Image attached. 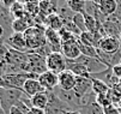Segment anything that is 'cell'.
Segmentation results:
<instances>
[{"instance_id": "cell-1", "label": "cell", "mask_w": 121, "mask_h": 114, "mask_svg": "<svg viewBox=\"0 0 121 114\" xmlns=\"http://www.w3.org/2000/svg\"><path fill=\"white\" fill-rule=\"evenodd\" d=\"M44 31H46V28L42 25H32L24 32L26 46L30 52L37 51L47 44Z\"/></svg>"}, {"instance_id": "cell-2", "label": "cell", "mask_w": 121, "mask_h": 114, "mask_svg": "<svg viewBox=\"0 0 121 114\" xmlns=\"http://www.w3.org/2000/svg\"><path fill=\"white\" fill-rule=\"evenodd\" d=\"M46 64L47 70L56 75H60L61 72L67 70V59L61 52H52L46 58Z\"/></svg>"}, {"instance_id": "cell-3", "label": "cell", "mask_w": 121, "mask_h": 114, "mask_svg": "<svg viewBox=\"0 0 121 114\" xmlns=\"http://www.w3.org/2000/svg\"><path fill=\"white\" fill-rule=\"evenodd\" d=\"M23 95H25L22 90L17 89H0V100L3 102L4 110L9 114L12 106H14L19 100L23 99Z\"/></svg>"}, {"instance_id": "cell-4", "label": "cell", "mask_w": 121, "mask_h": 114, "mask_svg": "<svg viewBox=\"0 0 121 114\" xmlns=\"http://www.w3.org/2000/svg\"><path fill=\"white\" fill-rule=\"evenodd\" d=\"M28 62H29V73L34 75H42L47 70V64H46V58L41 57L36 53H28Z\"/></svg>"}, {"instance_id": "cell-5", "label": "cell", "mask_w": 121, "mask_h": 114, "mask_svg": "<svg viewBox=\"0 0 121 114\" xmlns=\"http://www.w3.org/2000/svg\"><path fill=\"white\" fill-rule=\"evenodd\" d=\"M54 94L59 97V100L67 107V109H68V107H72V108L78 107V109L82 107V100L78 99L73 90L72 91H65V90L59 88V89L54 90ZM68 110H71V109H68Z\"/></svg>"}, {"instance_id": "cell-6", "label": "cell", "mask_w": 121, "mask_h": 114, "mask_svg": "<svg viewBox=\"0 0 121 114\" xmlns=\"http://www.w3.org/2000/svg\"><path fill=\"white\" fill-rule=\"evenodd\" d=\"M39 82L46 91H54L59 87V75L52 71H46L39 76Z\"/></svg>"}, {"instance_id": "cell-7", "label": "cell", "mask_w": 121, "mask_h": 114, "mask_svg": "<svg viewBox=\"0 0 121 114\" xmlns=\"http://www.w3.org/2000/svg\"><path fill=\"white\" fill-rule=\"evenodd\" d=\"M98 49L107 54H114V53L121 51V44H120L119 39L112 37V36H106L99 41Z\"/></svg>"}, {"instance_id": "cell-8", "label": "cell", "mask_w": 121, "mask_h": 114, "mask_svg": "<svg viewBox=\"0 0 121 114\" xmlns=\"http://www.w3.org/2000/svg\"><path fill=\"white\" fill-rule=\"evenodd\" d=\"M74 94L77 95L78 99H83L89 92L92 91V85H91V78H84V77H77L76 79V87L73 89Z\"/></svg>"}, {"instance_id": "cell-9", "label": "cell", "mask_w": 121, "mask_h": 114, "mask_svg": "<svg viewBox=\"0 0 121 114\" xmlns=\"http://www.w3.org/2000/svg\"><path fill=\"white\" fill-rule=\"evenodd\" d=\"M76 79L77 77L71 71L66 70L59 75V87L58 88L65 91H72L76 87Z\"/></svg>"}, {"instance_id": "cell-10", "label": "cell", "mask_w": 121, "mask_h": 114, "mask_svg": "<svg viewBox=\"0 0 121 114\" xmlns=\"http://www.w3.org/2000/svg\"><path fill=\"white\" fill-rule=\"evenodd\" d=\"M7 43L10 44V47L12 49H14L16 52H21L24 53L28 49L26 46V40L24 34H18V32H13V34L7 39Z\"/></svg>"}, {"instance_id": "cell-11", "label": "cell", "mask_w": 121, "mask_h": 114, "mask_svg": "<svg viewBox=\"0 0 121 114\" xmlns=\"http://www.w3.org/2000/svg\"><path fill=\"white\" fill-rule=\"evenodd\" d=\"M98 12H101L106 17H112L113 14H115L117 10V3L115 0H99V1L95 3Z\"/></svg>"}, {"instance_id": "cell-12", "label": "cell", "mask_w": 121, "mask_h": 114, "mask_svg": "<svg viewBox=\"0 0 121 114\" xmlns=\"http://www.w3.org/2000/svg\"><path fill=\"white\" fill-rule=\"evenodd\" d=\"M23 91L24 94L29 97H32L40 92H44V88L41 85V83L39 82V79H35V78H30V79H26L25 83L23 85Z\"/></svg>"}, {"instance_id": "cell-13", "label": "cell", "mask_w": 121, "mask_h": 114, "mask_svg": "<svg viewBox=\"0 0 121 114\" xmlns=\"http://www.w3.org/2000/svg\"><path fill=\"white\" fill-rule=\"evenodd\" d=\"M61 53L64 54V57H65L67 60H70V61L78 59V58L82 55L80 49H79L78 41H76V42H71V43L61 44Z\"/></svg>"}, {"instance_id": "cell-14", "label": "cell", "mask_w": 121, "mask_h": 114, "mask_svg": "<svg viewBox=\"0 0 121 114\" xmlns=\"http://www.w3.org/2000/svg\"><path fill=\"white\" fill-rule=\"evenodd\" d=\"M44 36L47 40V44H49L52 52H59V51H56L58 48L59 49L61 48V39H60L59 32L50 28H46Z\"/></svg>"}, {"instance_id": "cell-15", "label": "cell", "mask_w": 121, "mask_h": 114, "mask_svg": "<svg viewBox=\"0 0 121 114\" xmlns=\"http://www.w3.org/2000/svg\"><path fill=\"white\" fill-rule=\"evenodd\" d=\"M67 70L71 71L76 77H84V78H89V79L91 78V73L89 72L88 67L84 64L67 60Z\"/></svg>"}, {"instance_id": "cell-16", "label": "cell", "mask_w": 121, "mask_h": 114, "mask_svg": "<svg viewBox=\"0 0 121 114\" xmlns=\"http://www.w3.org/2000/svg\"><path fill=\"white\" fill-rule=\"evenodd\" d=\"M30 19H34L32 17L28 16L25 18H18V19H13L12 21V24H11V28L13 30V32H18V34H24V32L30 28L32 26V22H30Z\"/></svg>"}, {"instance_id": "cell-17", "label": "cell", "mask_w": 121, "mask_h": 114, "mask_svg": "<svg viewBox=\"0 0 121 114\" xmlns=\"http://www.w3.org/2000/svg\"><path fill=\"white\" fill-rule=\"evenodd\" d=\"M30 102H31V107L46 110L47 107H48V105H49L48 91L40 92V94H37V95H35V96L30 97Z\"/></svg>"}, {"instance_id": "cell-18", "label": "cell", "mask_w": 121, "mask_h": 114, "mask_svg": "<svg viewBox=\"0 0 121 114\" xmlns=\"http://www.w3.org/2000/svg\"><path fill=\"white\" fill-rule=\"evenodd\" d=\"M64 24H65V19L62 18V16L59 13H54V14H50L47 17L46 21V28H50L55 31H60L61 29H64Z\"/></svg>"}, {"instance_id": "cell-19", "label": "cell", "mask_w": 121, "mask_h": 114, "mask_svg": "<svg viewBox=\"0 0 121 114\" xmlns=\"http://www.w3.org/2000/svg\"><path fill=\"white\" fill-rule=\"evenodd\" d=\"M58 10V3L55 1H40V13L46 17L56 13Z\"/></svg>"}, {"instance_id": "cell-20", "label": "cell", "mask_w": 121, "mask_h": 114, "mask_svg": "<svg viewBox=\"0 0 121 114\" xmlns=\"http://www.w3.org/2000/svg\"><path fill=\"white\" fill-rule=\"evenodd\" d=\"M91 85H92V91L96 95H104V94H108L110 90V87L107 83L96 78H91Z\"/></svg>"}, {"instance_id": "cell-21", "label": "cell", "mask_w": 121, "mask_h": 114, "mask_svg": "<svg viewBox=\"0 0 121 114\" xmlns=\"http://www.w3.org/2000/svg\"><path fill=\"white\" fill-rule=\"evenodd\" d=\"M78 44H79V49H80V53H82L83 57L90 58V59H95V60H99V55H98V52H97V48L90 47V46H85V44L80 43L79 39H78Z\"/></svg>"}, {"instance_id": "cell-22", "label": "cell", "mask_w": 121, "mask_h": 114, "mask_svg": "<svg viewBox=\"0 0 121 114\" xmlns=\"http://www.w3.org/2000/svg\"><path fill=\"white\" fill-rule=\"evenodd\" d=\"M78 110H79L80 114H104L103 108L97 102H92V103H89V105L82 106Z\"/></svg>"}, {"instance_id": "cell-23", "label": "cell", "mask_w": 121, "mask_h": 114, "mask_svg": "<svg viewBox=\"0 0 121 114\" xmlns=\"http://www.w3.org/2000/svg\"><path fill=\"white\" fill-rule=\"evenodd\" d=\"M66 5L70 9V11H72L74 13H84L86 1H83V0H68Z\"/></svg>"}, {"instance_id": "cell-24", "label": "cell", "mask_w": 121, "mask_h": 114, "mask_svg": "<svg viewBox=\"0 0 121 114\" xmlns=\"http://www.w3.org/2000/svg\"><path fill=\"white\" fill-rule=\"evenodd\" d=\"M84 18H85V28L88 32H91V34H96L97 32V21L95 16H91L89 13L84 12Z\"/></svg>"}, {"instance_id": "cell-25", "label": "cell", "mask_w": 121, "mask_h": 114, "mask_svg": "<svg viewBox=\"0 0 121 114\" xmlns=\"http://www.w3.org/2000/svg\"><path fill=\"white\" fill-rule=\"evenodd\" d=\"M25 12L30 16V17L35 18L36 16L40 13V1H28L24 3Z\"/></svg>"}, {"instance_id": "cell-26", "label": "cell", "mask_w": 121, "mask_h": 114, "mask_svg": "<svg viewBox=\"0 0 121 114\" xmlns=\"http://www.w3.org/2000/svg\"><path fill=\"white\" fill-rule=\"evenodd\" d=\"M72 22L73 24L79 29L80 32H85L86 28H85V18H84V14L83 13H74L72 16Z\"/></svg>"}, {"instance_id": "cell-27", "label": "cell", "mask_w": 121, "mask_h": 114, "mask_svg": "<svg viewBox=\"0 0 121 114\" xmlns=\"http://www.w3.org/2000/svg\"><path fill=\"white\" fill-rule=\"evenodd\" d=\"M96 102H97L102 108H107L108 106L113 105L108 94H104V95H97V96H96Z\"/></svg>"}, {"instance_id": "cell-28", "label": "cell", "mask_w": 121, "mask_h": 114, "mask_svg": "<svg viewBox=\"0 0 121 114\" xmlns=\"http://www.w3.org/2000/svg\"><path fill=\"white\" fill-rule=\"evenodd\" d=\"M108 95H109V97H110L112 103L115 105V106H119V103H120V101H121V92H120L119 90H116L115 88H110Z\"/></svg>"}, {"instance_id": "cell-29", "label": "cell", "mask_w": 121, "mask_h": 114, "mask_svg": "<svg viewBox=\"0 0 121 114\" xmlns=\"http://www.w3.org/2000/svg\"><path fill=\"white\" fill-rule=\"evenodd\" d=\"M116 3H117V10H116L115 14H113L112 17H108V18H110L113 21H116L121 24V0H117Z\"/></svg>"}, {"instance_id": "cell-30", "label": "cell", "mask_w": 121, "mask_h": 114, "mask_svg": "<svg viewBox=\"0 0 121 114\" xmlns=\"http://www.w3.org/2000/svg\"><path fill=\"white\" fill-rule=\"evenodd\" d=\"M103 112H104V114H121V110L115 105H110L107 108H103Z\"/></svg>"}, {"instance_id": "cell-31", "label": "cell", "mask_w": 121, "mask_h": 114, "mask_svg": "<svg viewBox=\"0 0 121 114\" xmlns=\"http://www.w3.org/2000/svg\"><path fill=\"white\" fill-rule=\"evenodd\" d=\"M112 71H113V75L114 77H116L117 79H121V62L115 65V66L112 67Z\"/></svg>"}, {"instance_id": "cell-32", "label": "cell", "mask_w": 121, "mask_h": 114, "mask_svg": "<svg viewBox=\"0 0 121 114\" xmlns=\"http://www.w3.org/2000/svg\"><path fill=\"white\" fill-rule=\"evenodd\" d=\"M28 114H47V113H46V110H43V109H39V108L31 107L30 110L28 112Z\"/></svg>"}, {"instance_id": "cell-33", "label": "cell", "mask_w": 121, "mask_h": 114, "mask_svg": "<svg viewBox=\"0 0 121 114\" xmlns=\"http://www.w3.org/2000/svg\"><path fill=\"white\" fill-rule=\"evenodd\" d=\"M9 114H24V112H23L22 109H19L17 106H12Z\"/></svg>"}, {"instance_id": "cell-34", "label": "cell", "mask_w": 121, "mask_h": 114, "mask_svg": "<svg viewBox=\"0 0 121 114\" xmlns=\"http://www.w3.org/2000/svg\"><path fill=\"white\" fill-rule=\"evenodd\" d=\"M62 114H80L79 110H64Z\"/></svg>"}, {"instance_id": "cell-35", "label": "cell", "mask_w": 121, "mask_h": 114, "mask_svg": "<svg viewBox=\"0 0 121 114\" xmlns=\"http://www.w3.org/2000/svg\"><path fill=\"white\" fill-rule=\"evenodd\" d=\"M3 35H4V26L0 24V39L3 37Z\"/></svg>"}, {"instance_id": "cell-36", "label": "cell", "mask_w": 121, "mask_h": 114, "mask_svg": "<svg viewBox=\"0 0 121 114\" xmlns=\"http://www.w3.org/2000/svg\"><path fill=\"white\" fill-rule=\"evenodd\" d=\"M0 114H7V113L4 110V108H0Z\"/></svg>"}, {"instance_id": "cell-37", "label": "cell", "mask_w": 121, "mask_h": 114, "mask_svg": "<svg viewBox=\"0 0 121 114\" xmlns=\"http://www.w3.org/2000/svg\"><path fill=\"white\" fill-rule=\"evenodd\" d=\"M119 41H120V44H121V32H120V36H119Z\"/></svg>"}, {"instance_id": "cell-38", "label": "cell", "mask_w": 121, "mask_h": 114, "mask_svg": "<svg viewBox=\"0 0 121 114\" xmlns=\"http://www.w3.org/2000/svg\"><path fill=\"white\" fill-rule=\"evenodd\" d=\"M117 107H119V109L121 110V101H120V103H119V106H117Z\"/></svg>"}, {"instance_id": "cell-39", "label": "cell", "mask_w": 121, "mask_h": 114, "mask_svg": "<svg viewBox=\"0 0 121 114\" xmlns=\"http://www.w3.org/2000/svg\"><path fill=\"white\" fill-rule=\"evenodd\" d=\"M0 108H3V102H1V100H0Z\"/></svg>"}, {"instance_id": "cell-40", "label": "cell", "mask_w": 121, "mask_h": 114, "mask_svg": "<svg viewBox=\"0 0 121 114\" xmlns=\"http://www.w3.org/2000/svg\"><path fill=\"white\" fill-rule=\"evenodd\" d=\"M59 114H62V113H59Z\"/></svg>"}]
</instances>
